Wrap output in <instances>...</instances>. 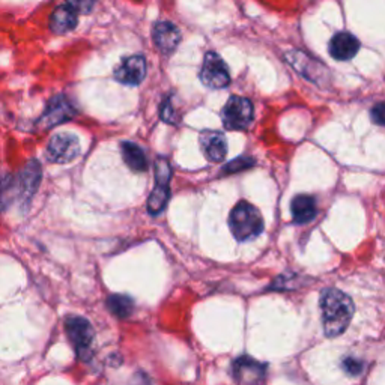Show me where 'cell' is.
Returning <instances> with one entry per match:
<instances>
[{
  "mask_svg": "<svg viewBox=\"0 0 385 385\" xmlns=\"http://www.w3.org/2000/svg\"><path fill=\"white\" fill-rule=\"evenodd\" d=\"M323 333L327 337H337L343 334L349 327L351 319L356 312L352 299L342 290L328 288L322 290L319 299Z\"/></svg>",
  "mask_w": 385,
  "mask_h": 385,
  "instance_id": "1",
  "label": "cell"
},
{
  "mask_svg": "<svg viewBox=\"0 0 385 385\" xmlns=\"http://www.w3.org/2000/svg\"><path fill=\"white\" fill-rule=\"evenodd\" d=\"M230 232L238 241H250L264 232V219L256 206L241 200L229 215Z\"/></svg>",
  "mask_w": 385,
  "mask_h": 385,
  "instance_id": "2",
  "label": "cell"
},
{
  "mask_svg": "<svg viewBox=\"0 0 385 385\" xmlns=\"http://www.w3.org/2000/svg\"><path fill=\"white\" fill-rule=\"evenodd\" d=\"M66 334L80 360L89 361L94 353V327L83 316H69L65 321Z\"/></svg>",
  "mask_w": 385,
  "mask_h": 385,
  "instance_id": "3",
  "label": "cell"
},
{
  "mask_svg": "<svg viewBox=\"0 0 385 385\" xmlns=\"http://www.w3.org/2000/svg\"><path fill=\"white\" fill-rule=\"evenodd\" d=\"M171 163L166 157H158L156 160V187L148 199V211L151 215H158L166 208L169 197H171Z\"/></svg>",
  "mask_w": 385,
  "mask_h": 385,
  "instance_id": "4",
  "label": "cell"
},
{
  "mask_svg": "<svg viewBox=\"0 0 385 385\" xmlns=\"http://www.w3.org/2000/svg\"><path fill=\"white\" fill-rule=\"evenodd\" d=\"M223 125L227 129L241 131L247 129L255 119V107L249 98L230 97L221 112Z\"/></svg>",
  "mask_w": 385,
  "mask_h": 385,
  "instance_id": "5",
  "label": "cell"
},
{
  "mask_svg": "<svg viewBox=\"0 0 385 385\" xmlns=\"http://www.w3.org/2000/svg\"><path fill=\"white\" fill-rule=\"evenodd\" d=\"M286 60L288 64L292 65V68L297 69L298 74H301L304 79H307L309 82L316 83L318 86L328 83L330 80L328 68L321 64L319 60L306 55V53L299 50H290L289 53H286Z\"/></svg>",
  "mask_w": 385,
  "mask_h": 385,
  "instance_id": "6",
  "label": "cell"
},
{
  "mask_svg": "<svg viewBox=\"0 0 385 385\" xmlns=\"http://www.w3.org/2000/svg\"><path fill=\"white\" fill-rule=\"evenodd\" d=\"M200 80L210 89H225L230 83L229 68L220 55L208 51L200 68Z\"/></svg>",
  "mask_w": 385,
  "mask_h": 385,
  "instance_id": "7",
  "label": "cell"
},
{
  "mask_svg": "<svg viewBox=\"0 0 385 385\" xmlns=\"http://www.w3.org/2000/svg\"><path fill=\"white\" fill-rule=\"evenodd\" d=\"M80 156V142L77 136L60 133L51 137L47 146V158L55 164H66Z\"/></svg>",
  "mask_w": 385,
  "mask_h": 385,
  "instance_id": "8",
  "label": "cell"
},
{
  "mask_svg": "<svg viewBox=\"0 0 385 385\" xmlns=\"http://www.w3.org/2000/svg\"><path fill=\"white\" fill-rule=\"evenodd\" d=\"M75 114L77 110L71 101H68L62 95H58L49 101L47 109H45L42 116L38 121V127L42 129L55 128L59 124H64V122L73 119Z\"/></svg>",
  "mask_w": 385,
  "mask_h": 385,
  "instance_id": "9",
  "label": "cell"
},
{
  "mask_svg": "<svg viewBox=\"0 0 385 385\" xmlns=\"http://www.w3.org/2000/svg\"><path fill=\"white\" fill-rule=\"evenodd\" d=\"M146 77V59L140 55L125 58L114 69V79L127 86H137Z\"/></svg>",
  "mask_w": 385,
  "mask_h": 385,
  "instance_id": "10",
  "label": "cell"
},
{
  "mask_svg": "<svg viewBox=\"0 0 385 385\" xmlns=\"http://www.w3.org/2000/svg\"><path fill=\"white\" fill-rule=\"evenodd\" d=\"M153 42H156L157 49L164 53V55H171L178 47L181 42V32L171 21H160L153 26L152 30Z\"/></svg>",
  "mask_w": 385,
  "mask_h": 385,
  "instance_id": "11",
  "label": "cell"
},
{
  "mask_svg": "<svg viewBox=\"0 0 385 385\" xmlns=\"http://www.w3.org/2000/svg\"><path fill=\"white\" fill-rule=\"evenodd\" d=\"M266 375V364L250 357H240L234 363V376L241 384H256L264 381Z\"/></svg>",
  "mask_w": 385,
  "mask_h": 385,
  "instance_id": "12",
  "label": "cell"
},
{
  "mask_svg": "<svg viewBox=\"0 0 385 385\" xmlns=\"http://www.w3.org/2000/svg\"><path fill=\"white\" fill-rule=\"evenodd\" d=\"M200 146L211 163H220L227 153L226 138L220 131H202L200 134Z\"/></svg>",
  "mask_w": 385,
  "mask_h": 385,
  "instance_id": "13",
  "label": "cell"
},
{
  "mask_svg": "<svg viewBox=\"0 0 385 385\" xmlns=\"http://www.w3.org/2000/svg\"><path fill=\"white\" fill-rule=\"evenodd\" d=\"M360 50V41L349 32H338L330 41V55L336 60H351Z\"/></svg>",
  "mask_w": 385,
  "mask_h": 385,
  "instance_id": "14",
  "label": "cell"
},
{
  "mask_svg": "<svg viewBox=\"0 0 385 385\" xmlns=\"http://www.w3.org/2000/svg\"><path fill=\"white\" fill-rule=\"evenodd\" d=\"M41 164L38 161H29L17 178V187L20 191V200H29L35 195L41 182Z\"/></svg>",
  "mask_w": 385,
  "mask_h": 385,
  "instance_id": "15",
  "label": "cell"
},
{
  "mask_svg": "<svg viewBox=\"0 0 385 385\" xmlns=\"http://www.w3.org/2000/svg\"><path fill=\"white\" fill-rule=\"evenodd\" d=\"M290 214L292 220L297 225H307V223L313 221L316 219L318 206L316 199L310 195H298L290 202Z\"/></svg>",
  "mask_w": 385,
  "mask_h": 385,
  "instance_id": "16",
  "label": "cell"
},
{
  "mask_svg": "<svg viewBox=\"0 0 385 385\" xmlns=\"http://www.w3.org/2000/svg\"><path fill=\"white\" fill-rule=\"evenodd\" d=\"M77 26V12L69 5L58 6L50 17V29L53 34L64 35Z\"/></svg>",
  "mask_w": 385,
  "mask_h": 385,
  "instance_id": "17",
  "label": "cell"
},
{
  "mask_svg": "<svg viewBox=\"0 0 385 385\" xmlns=\"http://www.w3.org/2000/svg\"><path fill=\"white\" fill-rule=\"evenodd\" d=\"M121 152L122 158H124L125 164L134 172H146L148 171V158H146L145 151L133 142H122L121 143Z\"/></svg>",
  "mask_w": 385,
  "mask_h": 385,
  "instance_id": "18",
  "label": "cell"
},
{
  "mask_svg": "<svg viewBox=\"0 0 385 385\" xmlns=\"http://www.w3.org/2000/svg\"><path fill=\"white\" fill-rule=\"evenodd\" d=\"M107 309H109L110 313L114 314L116 318L127 319L133 314L134 301L133 298H129L128 295L113 294L107 298Z\"/></svg>",
  "mask_w": 385,
  "mask_h": 385,
  "instance_id": "19",
  "label": "cell"
},
{
  "mask_svg": "<svg viewBox=\"0 0 385 385\" xmlns=\"http://www.w3.org/2000/svg\"><path fill=\"white\" fill-rule=\"evenodd\" d=\"M256 164V161L250 158V157H240L234 161H230L225 167H223L221 173L223 175H232V173H238V172H243V171H247V169L253 167Z\"/></svg>",
  "mask_w": 385,
  "mask_h": 385,
  "instance_id": "20",
  "label": "cell"
},
{
  "mask_svg": "<svg viewBox=\"0 0 385 385\" xmlns=\"http://www.w3.org/2000/svg\"><path fill=\"white\" fill-rule=\"evenodd\" d=\"M345 372L351 375V376H357L361 372L364 371V363L363 361H360L358 358H353V357H346L342 363Z\"/></svg>",
  "mask_w": 385,
  "mask_h": 385,
  "instance_id": "21",
  "label": "cell"
},
{
  "mask_svg": "<svg viewBox=\"0 0 385 385\" xmlns=\"http://www.w3.org/2000/svg\"><path fill=\"white\" fill-rule=\"evenodd\" d=\"M77 14H90L95 8V0H66Z\"/></svg>",
  "mask_w": 385,
  "mask_h": 385,
  "instance_id": "22",
  "label": "cell"
},
{
  "mask_svg": "<svg viewBox=\"0 0 385 385\" xmlns=\"http://www.w3.org/2000/svg\"><path fill=\"white\" fill-rule=\"evenodd\" d=\"M161 119L167 122V124H175V110L172 107L171 98H167L163 105H161Z\"/></svg>",
  "mask_w": 385,
  "mask_h": 385,
  "instance_id": "23",
  "label": "cell"
},
{
  "mask_svg": "<svg viewBox=\"0 0 385 385\" xmlns=\"http://www.w3.org/2000/svg\"><path fill=\"white\" fill-rule=\"evenodd\" d=\"M371 118L376 125L385 127V103H380L373 107L371 112Z\"/></svg>",
  "mask_w": 385,
  "mask_h": 385,
  "instance_id": "24",
  "label": "cell"
}]
</instances>
